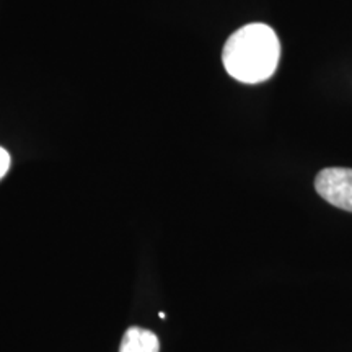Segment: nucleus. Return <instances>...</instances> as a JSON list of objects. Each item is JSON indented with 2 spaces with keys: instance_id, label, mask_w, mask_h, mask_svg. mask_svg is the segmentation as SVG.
Returning <instances> with one entry per match:
<instances>
[{
  "instance_id": "1",
  "label": "nucleus",
  "mask_w": 352,
  "mask_h": 352,
  "mask_svg": "<svg viewBox=\"0 0 352 352\" xmlns=\"http://www.w3.org/2000/svg\"><path fill=\"white\" fill-rule=\"evenodd\" d=\"M280 43L274 30L264 23H250L227 39L222 51L228 76L243 83L267 80L276 72Z\"/></svg>"
},
{
  "instance_id": "2",
  "label": "nucleus",
  "mask_w": 352,
  "mask_h": 352,
  "mask_svg": "<svg viewBox=\"0 0 352 352\" xmlns=\"http://www.w3.org/2000/svg\"><path fill=\"white\" fill-rule=\"evenodd\" d=\"M316 192L334 208L352 212V168L321 170L315 178Z\"/></svg>"
},
{
  "instance_id": "3",
  "label": "nucleus",
  "mask_w": 352,
  "mask_h": 352,
  "mask_svg": "<svg viewBox=\"0 0 352 352\" xmlns=\"http://www.w3.org/2000/svg\"><path fill=\"white\" fill-rule=\"evenodd\" d=\"M160 342L155 333L148 329L132 327L122 336L120 352H158Z\"/></svg>"
},
{
  "instance_id": "4",
  "label": "nucleus",
  "mask_w": 352,
  "mask_h": 352,
  "mask_svg": "<svg viewBox=\"0 0 352 352\" xmlns=\"http://www.w3.org/2000/svg\"><path fill=\"white\" fill-rule=\"evenodd\" d=\"M8 168H10V155L6 148L0 147V179L7 175Z\"/></svg>"
}]
</instances>
